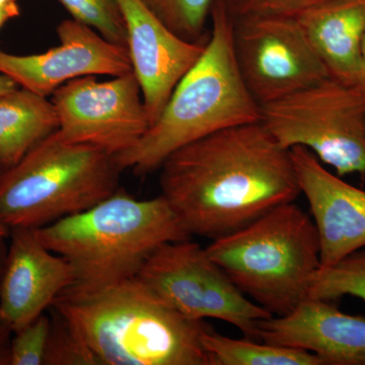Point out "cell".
<instances>
[{
	"label": "cell",
	"instance_id": "obj_1",
	"mask_svg": "<svg viewBox=\"0 0 365 365\" xmlns=\"http://www.w3.org/2000/svg\"><path fill=\"white\" fill-rule=\"evenodd\" d=\"M162 195L190 235L215 241L302 194L290 150L262 121L216 131L170 155Z\"/></svg>",
	"mask_w": 365,
	"mask_h": 365
},
{
	"label": "cell",
	"instance_id": "obj_2",
	"mask_svg": "<svg viewBox=\"0 0 365 365\" xmlns=\"http://www.w3.org/2000/svg\"><path fill=\"white\" fill-rule=\"evenodd\" d=\"M51 307L88 365H212L201 342L210 325L185 318L137 277L73 285Z\"/></svg>",
	"mask_w": 365,
	"mask_h": 365
},
{
	"label": "cell",
	"instance_id": "obj_3",
	"mask_svg": "<svg viewBox=\"0 0 365 365\" xmlns=\"http://www.w3.org/2000/svg\"><path fill=\"white\" fill-rule=\"evenodd\" d=\"M210 20L202 55L178 83L160 116L133 148L115 157L122 170L150 174L187 144L260 121L261 106L245 85L235 60L232 19L216 0Z\"/></svg>",
	"mask_w": 365,
	"mask_h": 365
},
{
	"label": "cell",
	"instance_id": "obj_4",
	"mask_svg": "<svg viewBox=\"0 0 365 365\" xmlns=\"http://www.w3.org/2000/svg\"><path fill=\"white\" fill-rule=\"evenodd\" d=\"M34 232L46 248L71 263L74 287L83 288L136 277L160 246L191 239L162 195L137 199L120 189L83 212Z\"/></svg>",
	"mask_w": 365,
	"mask_h": 365
},
{
	"label": "cell",
	"instance_id": "obj_5",
	"mask_svg": "<svg viewBox=\"0 0 365 365\" xmlns=\"http://www.w3.org/2000/svg\"><path fill=\"white\" fill-rule=\"evenodd\" d=\"M206 251L242 294L275 317L292 313L309 297L321 267L318 230L294 202L211 241Z\"/></svg>",
	"mask_w": 365,
	"mask_h": 365
},
{
	"label": "cell",
	"instance_id": "obj_6",
	"mask_svg": "<svg viewBox=\"0 0 365 365\" xmlns=\"http://www.w3.org/2000/svg\"><path fill=\"white\" fill-rule=\"evenodd\" d=\"M121 172L114 155L56 130L0 173V220L38 230L83 212L116 193Z\"/></svg>",
	"mask_w": 365,
	"mask_h": 365
},
{
	"label": "cell",
	"instance_id": "obj_7",
	"mask_svg": "<svg viewBox=\"0 0 365 365\" xmlns=\"http://www.w3.org/2000/svg\"><path fill=\"white\" fill-rule=\"evenodd\" d=\"M261 121L283 146H302L339 177L365 176V90L332 78L261 106Z\"/></svg>",
	"mask_w": 365,
	"mask_h": 365
},
{
	"label": "cell",
	"instance_id": "obj_8",
	"mask_svg": "<svg viewBox=\"0 0 365 365\" xmlns=\"http://www.w3.org/2000/svg\"><path fill=\"white\" fill-rule=\"evenodd\" d=\"M136 277L185 318L220 319L248 339L260 340L259 322L272 317L242 294L206 248L191 239L160 246Z\"/></svg>",
	"mask_w": 365,
	"mask_h": 365
},
{
	"label": "cell",
	"instance_id": "obj_9",
	"mask_svg": "<svg viewBox=\"0 0 365 365\" xmlns=\"http://www.w3.org/2000/svg\"><path fill=\"white\" fill-rule=\"evenodd\" d=\"M232 23L235 60L259 105L331 78L295 16H251Z\"/></svg>",
	"mask_w": 365,
	"mask_h": 365
},
{
	"label": "cell",
	"instance_id": "obj_10",
	"mask_svg": "<svg viewBox=\"0 0 365 365\" xmlns=\"http://www.w3.org/2000/svg\"><path fill=\"white\" fill-rule=\"evenodd\" d=\"M51 102L60 135L114 157L133 148L150 127L133 71L105 81L95 76L72 79L52 93Z\"/></svg>",
	"mask_w": 365,
	"mask_h": 365
},
{
	"label": "cell",
	"instance_id": "obj_11",
	"mask_svg": "<svg viewBox=\"0 0 365 365\" xmlns=\"http://www.w3.org/2000/svg\"><path fill=\"white\" fill-rule=\"evenodd\" d=\"M57 35L60 44L40 54H11L0 46V73L20 88L48 98L72 79L114 78L132 71L127 48L113 44L81 21H61Z\"/></svg>",
	"mask_w": 365,
	"mask_h": 365
},
{
	"label": "cell",
	"instance_id": "obj_12",
	"mask_svg": "<svg viewBox=\"0 0 365 365\" xmlns=\"http://www.w3.org/2000/svg\"><path fill=\"white\" fill-rule=\"evenodd\" d=\"M127 30L132 71L140 85L150 126L182 76L198 61L207 40L189 42L163 25L141 0H118Z\"/></svg>",
	"mask_w": 365,
	"mask_h": 365
},
{
	"label": "cell",
	"instance_id": "obj_13",
	"mask_svg": "<svg viewBox=\"0 0 365 365\" xmlns=\"http://www.w3.org/2000/svg\"><path fill=\"white\" fill-rule=\"evenodd\" d=\"M0 277V319L14 333L45 314L64 290L76 284L68 261L46 248L34 230H9Z\"/></svg>",
	"mask_w": 365,
	"mask_h": 365
},
{
	"label": "cell",
	"instance_id": "obj_14",
	"mask_svg": "<svg viewBox=\"0 0 365 365\" xmlns=\"http://www.w3.org/2000/svg\"><path fill=\"white\" fill-rule=\"evenodd\" d=\"M300 192L318 230L321 266L365 248V191L324 167L311 150L290 148Z\"/></svg>",
	"mask_w": 365,
	"mask_h": 365
},
{
	"label": "cell",
	"instance_id": "obj_15",
	"mask_svg": "<svg viewBox=\"0 0 365 365\" xmlns=\"http://www.w3.org/2000/svg\"><path fill=\"white\" fill-rule=\"evenodd\" d=\"M259 339L314 353L324 365H365V317L307 297L292 313L262 319Z\"/></svg>",
	"mask_w": 365,
	"mask_h": 365
},
{
	"label": "cell",
	"instance_id": "obj_16",
	"mask_svg": "<svg viewBox=\"0 0 365 365\" xmlns=\"http://www.w3.org/2000/svg\"><path fill=\"white\" fill-rule=\"evenodd\" d=\"M295 18L331 78L355 85L365 36V0H331Z\"/></svg>",
	"mask_w": 365,
	"mask_h": 365
},
{
	"label": "cell",
	"instance_id": "obj_17",
	"mask_svg": "<svg viewBox=\"0 0 365 365\" xmlns=\"http://www.w3.org/2000/svg\"><path fill=\"white\" fill-rule=\"evenodd\" d=\"M58 126L54 106L47 97L23 88L1 96L0 167H13Z\"/></svg>",
	"mask_w": 365,
	"mask_h": 365
},
{
	"label": "cell",
	"instance_id": "obj_18",
	"mask_svg": "<svg viewBox=\"0 0 365 365\" xmlns=\"http://www.w3.org/2000/svg\"><path fill=\"white\" fill-rule=\"evenodd\" d=\"M212 365H324L314 353L262 340L234 339L208 329L201 336Z\"/></svg>",
	"mask_w": 365,
	"mask_h": 365
},
{
	"label": "cell",
	"instance_id": "obj_19",
	"mask_svg": "<svg viewBox=\"0 0 365 365\" xmlns=\"http://www.w3.org/2000/svg\"><path fill=\"white\" fill-rule=\"evenodd\" d=\"M353 297L365 302V248L357 250L314 273L309 297L325 300Z\"/></svg>",
	"mask_w": 365,
	"mask_h": 365
},
{
	"label": "cell",
	"instance_id": "obj_20",
	"mask_svg": "<svg viewBox=\"0 0 365 365\" xmlns=\"http://www.w3.org/2000/svg\"><path fill=\"white\" fill-rule=\"evenodd\" d=\"M173 33L189 42H203L215 0H141Z\"/></svg>",
	"mask_w": 365,
	"mask_h": 365
},
{
	"label": "cell",
	"instance_id": "obj_21",
	"mask_svg": "<svg viewBox=\"0 0 365 365\" xmlns=\"http://www.w3.org/2000/svg\"><path fill=\"white\" fill-rule=\"evenodd\" d=\"M73 20L97 31L106 40L127 48V30L118 0H59Z\"/></svg>",
	"mask_w": 365,
	"mask_h": 365
},
{
	"label": "cell",
	"instance_id": "obj_22",
	"mask_svg": "<svg viewBox=\"0 0 365 365\" xmlns=\"http://www.w3.org/2000/svg\"><path fill=\"white\" fill-rule=\"evenodd\" d=\"M52 319L46 314L13 333L7 365H45Z\"/></svg>",
	"mask_w": 365,
	"mask_h": 365
},
{
	"label": "cell",
	"instance_id": "obj_23",
	"mask_svg": "<svg viewBox=\"0 0 365 365\" xmlns=\"http://www.w3.org/2000/svg\"><path fill=\"white\" fill-rule=\"evenodd\" d=\"M228 16L235 19L251 16H297L307 9L331 0H216Z\"/></svg>",
	"mask_w": 365,
	"mask_h": 365
},
{
	"label": "cell",
	"instance_id": "obj_24",
	"mask_svg": "<svg viewBox=\"0 0 365 365\" xmlns=\"http://www.w3.org/2000/svg\"><path fill=\"white\" fill-rule=\"evenodd\" d=\"M13 334L0 319V365H7L11 335Z\"/></svg>",
	"mask_w": 365,
	"mask_h": 365
},
{
	"label": "cell",
	"instance_id": "obj_25",
	"mask_svg": "<svg viewBox=\"0 0 365 365\" xmlns=\"http://www.w3.org/2000/svg\"><path fill=\"white\" fill-rule=\"evenodd\" d=\"M21 14V9L19 4H14V6L4 7L0 9V28L7 23L9 20L18 18Z\"/></svg>",
	"mask_w": 365,
	"mask_h": 365
},
{
	"label": "cell",
	"instance_id": "obj_26",
	"mask_svg": "<svg viewBox=\"0 0 365 365\" xmlns=\"http://www.w3.org/2000/svg\"><path fill=\"white\" fill-rule=\"evenodd\" d=\"M20 86L16 85L13 79L0 73V97L6 95V93H11V91L18 90Z\"/></svg>",
	"mask_w": 365,
	"mask_h": 365
},
{
	"label": "cell",
	"instance_id": "obj_27",
	"mask_svg": "<svg viewBox=\"0 0 365 365\" xmlns=\"http://www.w3.org/2000/svg\"><path fill=\"white\" fill-rule=\"evenodd\" d=\"M355 85H357L365 90V36L364 42H362L361 61H360L359 78H357V81Z\"/></svg>",
	"mask_w": 365,
	"mask_h": 365
},
{
	"label": "cell",
	"instance_id": "obj_28",
	"mask_svg": "<svg viewBox=\"0 0 365 365\" xmlns=\"http://www.w3.org/2000/svg\"><path fill=\"white\" fill-rule=\"evenodd\" d=\"M4 239H6V237H0V277H1L2 268H4V259H6V255L4 245Z\"/></svg>",
	"mask_w": 365,
	"mask_h": 365
},
{
	"label": "cell",
	"instance_id": "obj_29",
	"mask_svg": "<svg viewBox=\"0 0 365 365\" xmlns=\"http://www.w3.org/2000/svg\"><path fill=\"white\" fill-rule=\"evenodd\" d=\"M18 4V0H0V9L14 6V4Z\"/></svg>",
	"mask_w": 365,
	"mask_h": 365
},
{
	"label": "cell",
	"instance_id": "obj_30",
	"mask_svg": "<svg viewBox=\"0 0 365 365\" xmlns=\"http://www.w3.org/2000/svg\"><path fill=\"white\" fill-rule=\"evenodd\" d=\"M9 228H7L6 225H4V223L1 222V220H0V237H6H6H9Z\"/></svg>",
	"mask_w": 365,
	"mask_h": 365
}]
</instances>
